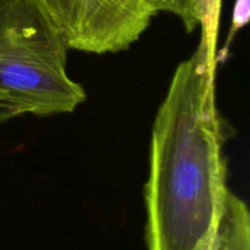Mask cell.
<instances>
[{"label": "cell", "mask_w": 250, "mask_h": 250, "mask_svg": "<svg viewBox=\"0 0 250 250\" xmlns=\"http://www.w3.org/2000/svg\"><path fill=\"white\" fill-rule=\"evenodd\" d=\"M0 1H1V0H0Z\"/></svg>", "instance_id": "cell-9"}, {"label": "cell", "mask_w": 250, "mask_h": 250, "mask_svg": "<svg viewBox=\"0 0 250 250\" xmlns=\"http://www.w3.org/2000/svg\"><path fill=\"white\" fill-rule=\"evenodd\" d=\"M22 115L24 114L21 107L0 90V124Z\"/></svg>", "instance_id": "cell-8"}, {"label": "cell", "mask_w": 250, "mask_h": 250, "mask_svg": "<svg viewBox=\"0 0 250 250\" xmlns=\"http://www.w3.org/2000/svg\"><path fill=\"white\" fill-rule=\"evenodd\" d=\"M192 250H250L249 209L229 188L211 225Z\"/></svg>", "instance_id": "cell-4"}, {"label": "cell", "mask_w": 250, "mask_h": 250, "mask_svg": "<svg viewBox=\"0 0 250 250\" xmlns=\"http://www.w3.org/2000/svg\"><path fill=\"white\" fill-rule=\"evenodd\" d=\"M67 45L36 0L0 1V90L23 114H70L85 90L67 73Z\"/></svg>", "instance_id": "cell-2"}, {"label": "cell", "mask_w": 250, "mask_h": 250, "mask_svg": "<svg viewBox=\"0 0 250 250\" xmlns=\"http://www.w3.org/2000/svg\"><path fill=\"white\" fill-rule=\"evenodd\" d=\"M215 65L216 54L200 42L176 68L156 112L144 187L148 250H192L227 190Z\"/></svg>", "instance_id": "cell-1"}, {"label": "cell", "mask_w": 250, "mask_h": 250, "mask_svg": "<svg viewBox=\"0 0 250 250\" xmlns=\"http://www.w3.org/2000/svg\"><path fill=\"white\" fill-rule=\"evenodd\" d=\"M221 0H193V17L202 28V42L215 53L219 29Z\"/></svg>", "instance_id": "cell-5"}, {"label": "cell", "mask_w": 250, "mask_h": 250, "mask_svg": "<svg viewBox=\"0 0 250 250\" xmlns=\"http://www.w3.org/2000/svg\"><path fill=\"white\" fill-rule=\"evenodd\" d=\"M156 12L166 11L176 15L185 24L187 32H193L197 23L193 17V0H148Z\"/></svg>", "instance_id": "cell-6"}, {"label": "cell", "mask_w": 250, "mask_h": 250, "mask_svg": "<svg viewBox=\"0 0 250 250\" xmlns=\"http://www.w3.org/2000/svg\"><path fill=\"white\" fill-rule=\"evenodd\" d=\"M68 49L119 53L146 31L158 12L148 0H36Z\"/></svg>", "instance_id": "cell-3"}, {"label": "cell", "mask_w": 250, "mask_h": 250, "mask_svg": "<svg viewBox=\"0 0 250 250\" xmlns=\"http://www.w3.org/2000/svg\"><path fill=\"white\" fill-rule=\"evenodd\" d=\"M250 16V0H236V4H234L233 9V17H232V24H231V31H229V39H227V43L225 49H227L229 44L231 43L232 38L234 37V34L237 33V31L242 28L243 26H246L247 22L249 21Z\"/></svg>", "instance_id": "cell-7"}]
</instances>
